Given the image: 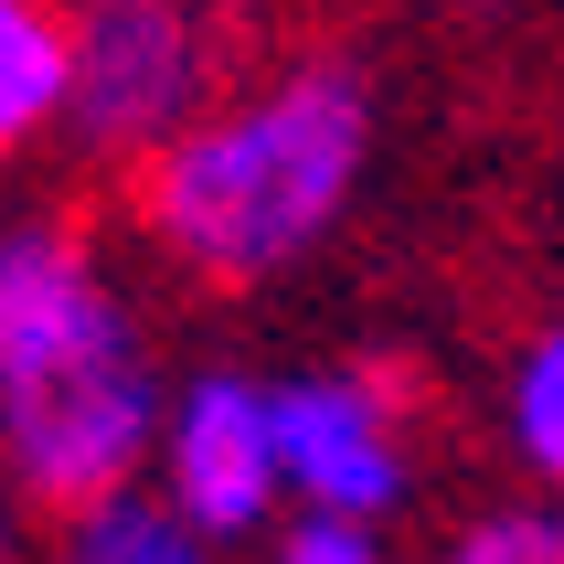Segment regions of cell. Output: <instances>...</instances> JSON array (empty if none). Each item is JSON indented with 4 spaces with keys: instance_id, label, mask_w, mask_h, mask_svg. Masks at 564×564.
Returning <instances> with one entry per match:
<instances>
[{
    "instance_id": "obj_6",
    "label": "cell",
    "mask_w": 564,
    "mask_h": 564,
    "mask_svg": "<svg viewBox=\"0 0 564 564\" xmlns=\"http://www.w3.org/2000/svg\"><path fill=\"white\" fill-rule=\"evenodd\" d=\"M64 128V0H0V160Z\"/></svg>"
},
{
    "instance_id": "obj_7",
    "label": "cell",
    "mask_w": 564,
    "mask_h": 564,
    "mask_svg": "<svg viewBox=\"0 0 564 564\" xmlns=\"http://www.w3.org/2000/svg\"><path fill=\"white\" fill-rule=\"evenodd\" d=\"M54 564H224V543H203L160 490H107L54 522Z\"/></svg>"
},
{
    "instance_id": "obj_3",
    "label": "cell",
    "mask_w": 564,
    "mask_h": 564,
    "mask_svg": "<svg viewBox=\"0 0 564 564\" xmlns=\"http://www.w3.org/2000/svg\"><path fill=\"white\" fill-rule=\"evenodd\" d=\"M214 11L203 0H64V139L96 171H139L214 107Z\"/></svg>"
},
{
    "instance_id": "obj_12",
    "label": "cell",
    "mask_w": 564,
    "mask_h": 564,
    "mask_svg": "<svg viewBox=\"0 0 564 564\" xmlns=\"http://www.w3.org/2000/svg\"><path fill=\"white\" fill-rule=\"evenodd\" d=\"M458 11H490V0H458Z\"/></svg>"
},
{
    "instance_id": "obj_11",
    "label": "cell",
    "mask_w": 564,
    "mask_h": 564,
    "mask_svg": "<svg viewBox=\"0 0 564 564\" xmlns=\"http://www.w3.org/2000/svg\"><path fill=\"white\" fill-rule=\"evenodd\" d=\"M22 522H32L22 501H0V564H22V554H32V533H22Z\"/></svg>"
},
{
    "instance_id": "obj_10",
    "label": "cell",
    "mask_w": 564,
    "mask_h": 564,
    "mask_svg": "<svg viewBox=\"0 0 564 564\" xmlns=\"http://www.w3.org/2000/svg\"><path fill=\"white\" fill-rule=\"evenodd\" d=\"M256 564H394L383 522H341V511H278L256 533Z\"/></svg>"
},
{
    "instance_id": "obj_1",
    "label": "cell",
    "mask_w": 564,
    "mask_h": 564,
    "mask_svg": "<svg viewBox=\"0 0 564 564\" xmlns=\"http://www.w3.org/2000/svg\"><path fill=\"white\" fill-rule=\"evenodd\" d=\"M373 75L351 54H299L214 96L182 139L128 171V224L192 288H267L310 267L373 171Z\"/></svg>"
},
{
    "instance_id": "obj_5",
    "label": "cell",
    "mask_w": 564,
    "mask_h": 564,
    "mask_svg": "<svg viewBox=\"0 0 564 564\" xmlns=\"http://www.w3.org/2000/svg\"><path fill=\"white\" fill-rule=\"evenodd\" d=\"M278 405V479L288 511H341V522H394L415 501V437L394 383L362 362H299L267 373Z\"/></svg>"
},
{
    "instance_id": "obj_8",
    "label": "cell",
    "mask_w": 564,
    "mask_h": 564,
    "mask_svg": "<svg viewBox=\"0 0 564 564\" xmlns=\"http://www.w3.org/2000/svg\"><path fill=\"white\" fill-rule=\"evenodd\" d=\"M501 437H511V458L564 501V319H543L533 341L511 351V373H501Z\"/></svg>"
},
{
    "instance_id": "obj_9",
    "label": "cell",
    "mask_w": 564,
    "mask_h": 564,
    "mask_svg": "<svg viewBox=\"0 0 564 564\" xmlns=\"http://www.w3.org/2000/svg\"><path fill=\"white\" fill-rule=\"evenodd\" d=\"M437 564H564V501H554V490H533V501L469 511V522L437 543Z\"/></svg>"
},
{
    "instance_id": "obj_2",
    "label": "cell",
    "mask_w": 564,
    "mask_h": 564,
    "mask_svg": "<svg viewBox=\"0 0 564 564\" xmlns=\"http://www.w3.org/2000/svg\"><path fill=\"white\" fill-rule=\"evenodd\" d=\"M160 394L171 383L86 224H0V479L11 501L64 522L107 490H139Z\"/></svg>"
},
{
    "instance_id": "obj_4",
    "label": "cell",
    "mask_w": 564,
    "mask_h": 564,
    "mask_svg": "<svg viewBox=\"0 0 564 564\" xmlns=\"http://www.w3.org/2000/svg\"><path fill=\"white\" fill-rule=\"evenodd\" d=\"M150 490L182 511L203 543H256L288 511L278 479V405H267V373H235V362H203L160 394V437H150Z\"/></svg>"
}]
</instances>
